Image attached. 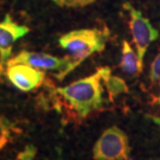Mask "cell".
<instances>
[{
    "mask_svg": "<svg viewBox=\"0 0 160 160\" xmlns=\"http://www.w3.org/2000/svg\"><path fill=\"white\" fill-rule=\"evenodd\" d=\"M110 71L108 67L98 68L94 74L80 78L65 87L56 88L55 92L63 98L69 108L78 119H86L103 107V82L104 76Z\"/></svg>",
    "mask_w": 160,
    "mask_h": 160,
    "instance_id": "obj_1",
    "label": "cell"
},
{
    "mask_svg": "<svg viewBox=\"0 0 160 160\" xmlns=\"http://www.w3.org/2000/svg\"><path fill=\"white\" fill-rule=\"evenodd\" d=\"M108 38L109 31L106 29H80L62 34L58 39V44L67 51V56L70 59V68L71 71H74L88 57L102 52L106 49Z\"/></svg>",
    "mask_w": 160,
    "mask_h": 160,
    "instance_id": "obj_2",
    "label": "cell"
},
{
    "mask_svg": "<svg viewBox=\"0 0 160 160\" xmlns=\"http://www.w3.org/2000/svg\"><path fill=\"white\" fill-rule=\"evenodd\" d=\"M94 160H132L131 145L127 134L121 128H106L92 147Z\"/></svg>",
    "mask_w": 160,
    "mask_h": 160,
    "instance_id": "obj_3",
    "label": "cell"
},
{
    "mask_svg": "<svg viewBox=\"0 0 160 160\" xmlns=\"http://www.w3.org/2000/svg\"><path fill=\"white\" fill-rule=\"evenodd\" d=\"M123 8L128 13V25L133 38V44L135 46L140 61L143 63V58L149 44L159 38V31L152 25L148 18L145 17L142 12L135 8L131 2H125Z\"/></svg>",
    "mask_w": 160,
    "mask_h": 160,
    "instance_id": "obj_4",
    "label": "cell"
},
{
    "mask_svg": "<svg viewBox=\"0 0 160 160\" xmlns=\"http://www.w3.org/2000/svg\"><path fill=\"white\" fill-rule=\"evenodd\" d=\"M26 64L36 69L43 71H56V77L58 81L64 80L70 72V59L68 56L65 57H57L46 52L28 51L23 50L16 56L11 57L7 61V65L11 64Z\"/></svg>",
    "mask_w": 160,
    "mask_h": 160,
    "instance_id": "obj_5",
    "label": "cell"
},
{
    "mask_svg": "<svg viewBox=\"0 0 160 160\" xmlns=\"http://www.w3.org/2000/svg\"><path fill=\"white\" fill-rule=\"evenodd\" d=\"M6 76L18 90L24 92L38 89L45 80V74L43 70L20 63L7 65Z\"/></svg>",
    "mask_w": 160,
    "mask_h": 160,
    "instance_id": "obj_6",
    "label": "cell"
},
{
    "mask_svg": "<svg viewBox=\"0 0 160 160\" xmlns=\"http://www.w3.org/2000/svg\"><path fill=\"white\" fill-rule=\"evenodd\" d=\"M29 32L28 26L14 22L10 14H6L0 22V56L4 63H7L11 58L13 44Z\"/></svg>",
    "mask_w": 160,
    "mask_h": 160,
    "instance_id": "obj_7",
    "label": "cell"
},
{
    "mask_svg": "<svg viewBox=\"0 0 160 160\" xmlns=\"http://www.w3.org/2000/svg\"><path fill=\"white\" fill-rule=\"evenodd\" d=\"M119 67L128 77H137L142 72L143 63L138 56L137 50L126 39L122 40L121 61Z\"/></svg>",
    "mask_w": 160,
    "mask_h": 160,
    "instance_id": "obj_8",
    "label": "cell"
},
{
    "mask_svg": "<svg viewBox=\"0 0 160 160\" xmlns=\"http://www.w3.org/2000/svg\"><path fill=\"white\" fill-rule=\"evenodd\" d=\"M14 129V125L11 121L4 115H0V152L7 143L11 142Z\"/></svg>",
    "mask_w": 160,
    "mask_h": 160,
    "instance_id": "obj_9",
    "label": "cell"
},
{
    "mask_svg": "<svg viewBox=\"0 0 160 160\" xmlns=\"http://www.w3.org/2000/svg\"><path fill=\"white\" fill-rule=\"evenodd\" d=\"M104 83L107 84V88H108V92L110 94V96L113 95H118V94H121V92H126L128 89H127V86L125 83V81L119 78V77H115V76H112V72L108 71L107 75L104 76Z\"/></svg>",
    "mask_w": 160,
    "mask_h": 160,
    "instance_id": "obj_10",
    "label": "cell"
},
{
    "mask_svg": "<svg viewBox=\"0 0 160 160\" xmlns=\"http://www.w3.org/2000/svg\"><path fill=\"white\" fill-rule=\"evenodd\" d=\"M51 1L59 7L80 8V7H86L88 5H92L96 0H51Z\"/></svg>",
    "mask_w": 160,
    "mask_h": 160,
    "instance_id": "obj_11",
    "label": "cell"
},
{
    "mask_svg": "<svg viewBox=\"0 0 160 160\" xmlns=\"http://www.w3.org/2000/svg\"><path fill=\"white\" fill-rule=\"evenodd\" d=\"M37 155V147L34 145H26L23 148V151H20L17 154L16 158L10 160H33Z\"/></svg>",
    "mask_w": 160,
    "mask_h": 160,
    "instance_id": "obj_12",
    "label": "cell"
},
{
    "mask_svg": "<svg viewBox=\"0 0 160 160\" xmlns=\"http://www.w3.org/2000/svg\"><path fill=\"white\" fill-rule=\"evenodd\" d=\"M149 80L152 82H158L160 81V53H158L153 62L151 64L149 69Z\"/></svg>",
    "mask_w": 160,
    "mask_h": 160,
    "instance_id": "obj_13",
    "label": "cell"
},
{
    "mask_svg": "<svg viewBox=\"0 0 160 160\" xmlns=\"http://www.w3.org/2000/svg\"><path fill=\"white\" fill-rule=\"evenodd\" d=\"M146 118L151 119V120L153 121L157 126L160 127V116H157V115H146Z\"/></svg>",
    "mask_w": 160,
    "mask_h": 160,
    "instance_id": "obj_14",
    "label": "cell"
},
{
    "mask_svg": "<svg viewBox=\"0 0 160 160\" xmlns=\"http://www.w3.org/2000/svg\"><path fill=\"white\" fill-rule=\"evenodd\" d=\"M2 64H4V62L1 59V56H0V75L2 74Z\"/></svg>",
    "mask_w": 160,
    "mask_h": 160,
    "instance_id": "obj_15",
    "label": "cell"
},
{
    "mask_svg": "<svg viewBox=\"0 0 160 160\" xmlns=\"http://www.w3.org/2000/svg\"><path fill=\"white\" fill-rule=\"evenodd\" d=\"M159 102H160V97H159Z\"/></svg>",
    "mask_w": 160,
    "mask_h": 160,
    "instance_id": "obj_16",
    "label": "cell"
}]
</instances>
